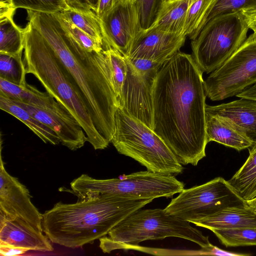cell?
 I'll list each match as a JSON object with an SVG mask.
<instances>
[{
  "instance_id": "cell-33",
  "label": "cell",
  "mask_w": 256,
  "mask_h": 256,
  "mask_svg": "<svg viewBox=\"0 0 256 256\" xmlns=\"http://www.w3.org/2000/svg\"><path fill=\"white\" fill-rule=\"evenodd\" d=\"M163 2L164 0H136L143 31L153 24Z\"/></svg>"
},
{
  "instance_id": "cell-31",
  "label": "cell",
  "mask_w": 256,
  "mask_h": 256,
  "mask_svg": "<svg viewBox=\"0 0 256 256\" xmlns=\"http://www.w3.org/2000/svg\"><path fill=\"white\" fill-rule=\"evenodd\" d=\"M15 8L26 11L54 14L67 10L66 0H13Z\"/></svg>"
},
{
  "instance_id": "cell-29",
  "label": "cell",
  "mask_w": 256,
  "mask_h": 256,
  "mask_svg": "<svg viewBox=\"0 0 256 256\" xmlns=\"http://www.w3.org/2000/svg\"><path fill=\"white\" fill-rule=\"evenodd\" d=\"M212 231L226 247L256 246V228L212 230Z\"/></svg>"
},
{
  "instance_id": "cell-37",
  "label": "cell",
  "mask_w": 256,
  "mask_h": 256,
  "mask_svg": "<svg viewBox=\"0 0 256 256\" xmlns=\"http://www.w3.org/2000/svg\"><path fill=\"white\" fill-rule=\"evenodd\" d=\"M98 0H66L70 8L90 10L94 12Z\"/></svg>"
},
{
  "instance_id": "cell-11",
  "label": "cell",
  "mask_w": 256,
  "mask_h": 256,
  "mask_svg": "<svg viewBox=\"0 0 256 256\" xmlns=\"http://www.w3.org/2000/svg\"><path fill=\"white\" fill-rule=\"evenodd\" d=\"M100 20L104 49L112 48L126 56L143 32L136 2L120 6Z\"/></svg>"
},
{
  "instance_id": "cell-40",
  "label": "cell",
  "mask_w": 256,
  "mask_h": 256,
  "mask_svg": "<svg viewBox=\"0 0 256 256\" xmlns=\"http://www.w3.org/2000/svg\"><path fill=\"white\" fill-rule=\"evenodd\" d=\"M248 24H256V9L240 12Z\"/></svg>"
},
{
  "instance_id": "cell-14",
  "label": "cell",
  "mask_w": 256,
  "mask_h": 256,
  "mask_svg": "<svg viewBox=\"0 0 256 256\" xmlns=\"http://www.w3.org/2000/svg\"><path fill=\"white\" fill-rule=\"evenodd\" d=\"M186 36L184 34L150 30L142 32L134 46L128 58H144L164 63L180 51Z\"/></svg>"
},
{
  "instance_id": "cell-17",
  "label": "cell",
  "mask_w": 256,
  "mask_h": 256,
  "mask_svg": "<svg viewBox=\"0 0 256 256\" xmlns=\"http://www.w3.org/2000/svg\"><path fill=\"white\" fill-rule=\"evenodd\" d=\"M216 106L206 104V114L222 117L256 142V100L240 98Z\"/></svg>"
},
{
  "instance_id": "cell-2",
  "label": "cell",
  "mask_w": 256,
  "mask_h": 256,
  "mask_svg": "<svg viewBox=\"0 0 256 256\" xmlns=\"http://www.w3.org/2000/svg\"><path fill=\"white\" fill-rule=\"evenodd\" d=\"M28 22L42 36L80 92L94 124L110 142L119 102L104 52H89L64 32L52 14L26 11Z\"/></svg>"
},
{
  "instance_id": "cell-16",
  "label": "cell",
  "mask_w": 256,
  "mask_h": 256,
  "mask_svg": "<svg viewBox=\"0 0 256 256\" xmlns=\"http://www.w3.org/2000/svg\"><path fill=\"white\" fill-rule=\"evenodd\" d=\"M48 237L30 224L0 212V242L29 250L50 252L54 248Z\"/></svg>"
},
{
  "instance_id": "cell-28",
  "label": "cell",
  "mask_w": 256,
  "mask_h": 256,
  "mask_svg": "<svg viewBox=\"0 0 256 256\" xmlns=\"http://www.w3.org/2000/svg\"><path fill=\"white\" fill-rule=\"evenodd\" d=\"M66 34L82 48L100 53L104 50V44L92 38L74 25L62 12L52 14Z\"/></svg>"
},
{
  "instance_id": "cell-21",
  "label": "cell",
  "mask_w": 256,
  "mask_h": 256,
  "mask_svg": "<svg viewBox=\"0 0 256 256\" xmlns=\"http://www.w3.org/2000/svg\"><path fill=\"white\" fill-rule=\"evenodd\" d=\"M196 0H171L162 2L156 18L145 32L159 30L184 34V26L187 12Z\"/></svg>"
},
{
  "instance_id": "cell-13",
  "label": "cell",
  "mask_w": 256,
  "mask_h": 256,
  "mask_svg": "<svg viewBox=\"0 0 256 256\" xmlns=\"http://www.w3.org/2000/svg\"><path fill=\"white\" fill-rule=\"evenodd\" d=\"M0 156V212L6 216L20 218L43 232L42 214L31 202L29 190L6 170Z\"/></svg>"
},
{
  "instance_id": "cell-12",
  "label": "cell",
  "mask_w": 256,
  "mask_h": 256,
  "mask_svg": "<svg viewBox=\"0 0 256 256\" xmlns=\"http://www.w3.org/2000/svg\"><path fill=\"white\" fill-rule=\"evenodd\" d=\"M126 62L128 72L118 108L152 129V88L159 69L150 72H141L127 59Z\"/></svg>"
},
{
  "instance_id": "cell-7",
  "label": "cell",
  "mask_w": 256,
  "mask_h": 256,
  "mask_svg": "<svg viewBox=\"0 0 256 256\" xmlns=\"http://www.w3.org/2000/svg\"><path fill=\"white\" fill-rule=\"evenodd\" d=\"M184 184L172 174L148 170L122 175L118 178L98 180L82 174L70 183L79 199L116 194L138 199L170 198L180 192Z\"/></svg>"
},
{
  "instance_id": "cell-42",
  "label": "cell",
  "mask_w": 256,
  "mask_h": 256,
  "mask_svg": "<svg viewBox=\"0 0 256 256\" xmlns=\"http://www.w3.org/2000/svg\"><path fill=\"white\" fill-rule=\"evenodd\" d=\"M249 28L252 30L254 33L256 34V24H250L248 25Z\"/></svg>"
},
{
  "instance_id": "cell-34",
  "label": "cell",
  "mask_w": 256,
  "mask_h": 256,
  "mask_svg": "<svg viewBox=\"0 0 256 256\" xmlns=\"http://www.w3.org/2000/svg\"><path fill=\"white\" fill-rule=\"evenodd\" d=\"M136 2V0H98L94 12L101 19L116 8Z\"/></svg>"
},
{
  "instance_id": "cell-32",
  "label": "cell",
  "mask_w": 256,
  "mask_h": 256,
  "mask_svg": "<svg viewBox=\"0 0 256 256\" xmlns=\"http://www.w3.org/2000/svg\"><path fill=\"white\" fill-rule=\"evenodd\" d=\"M255 9L256 0H216L206 22L218 16Z\"/></svg>"
},
{
  "instance_id": "cell-9",
  "label": "cell",
  "mask_w": 256,
  "mask_h": 256,
  "mask_svg": "<svg viewBox=\"0 0 256 256\" xmlns=\"http://www.w3.org/2000/svg\"><path fill=\"white\" fill-rule=\"evenodd\" d=\"M247 204L230 185L221 177L200 186L184 189L164 208L169 215L192 223L223 208Z\"/></svg>"
},
{
  "instance_id": "cell-1",
  "label": "cell",
  "mask_w": 256,
  "mask_h": 256,
  "mask_svg": "<svg viewBox=\"0 0 256 256\" xmlns=\"http://www.w3.org/2000/svg\"><path fill=\"white\" fill-rule=\"evenodd\" d=\"M202 73L192 55L179 51L162 64L153 85L152 130L184 165L206 156Z\"/></svg>"
},
{
  "instance_id": "cell-22",
  "label": "cell",
  "mask_w": 256,
  "mask_h": 256,
  "mask_svg": "<svg viewBox=\"0 0 256 256\" xmlns=\"http://www.w3.org/2000/svg\"><path fill=\"white\" fill-rule=\"evenodd\" d=\"M0 108L26 124L44 142L54 145L60 143L57 134L44 124L14 100L0 94Z\"/></svg>"
},
{
  "instance_id": "cell-20",
  "label": "cell",
  "mask_w": 256,
  "mask_h": 256,
  "mask_svg": "<svg viewBox=\"0 0 256 256\" xmlns=\"http://www.w3.org/2000/svg\"><path fill=\"white\" fill-rule=\"evenodd\" d=\"M206 134L208 143L216 142L238 151L250 148L254 144L228 120L206 114Z\"/></svg>"
},
{
  "instance_id": "cell-36",
  "label": "cell",
  "mask_w": 256,
  "mask_h": 256,
  "mask_svg": "<svg viewBox=\"0 0 256 256\" xmlns=\"http://www.w3.org/2000/svg\"><path fill=\"white\" fill-rule=\"evenodd\" d=\"M30 250L28 249L0 242V254L4 256H12L21 254Z\"/></svg>"
},
{
  "instance_id": "cell-23",
  "label": "cell",
  "mask_w": 256,
  "mask_h": 256,
  "mask_svg": "<svg viewBox=\"0 0 256 256\" xmlns=\"http://www.w3.org/2000/svg\"><path fill=\"white\" fill-rule=\"evenodd\" d=\"M250 148L246 160L228 181L246 201L256 197V142Z\"/></svg>"
},
{
  "instance_id": "cell-38",
  "label": "cell",
  "mask_w": 256,
  "mask_h": 256,
  "mask_svg": "<svg viewBox=\"0 0 256 256\" xmlns=\"http://www.w3.org/2000/svg\"><path fill=\"white\" fill-rule=\"evenodd\" d=\"M16 10L13 0H0V20L13 18Z\"/></svg>"
},
{
  "instance_id": "cell-6",
  "label": "cell",
  "mask_w": 256,
  "mask_h": 256,
  "mask_svg": "<svg viewBox=\"0 0 256 256\" xmlns=\"http://www.w3.org/2000/svg\"><path fill=\"white\" fill-rule=\"evenodd\" d=\"M110 142L120 154L134 159L147 170L172 175L183 172L182 164L162 140L120 108L115 114Z\"/></svg>"
},
{
  "instance_id": "cell-19",
  "label": "cell",
  "mask_w": 256,
  "mask_h": 256,
  "mask_svg": "<svg viewBox=\"0 0 256 256\" xmlns=\"http://www.w3.org/2000/svg\"><path fill=\"white\" fill-rule=\"evenodd\" d=\"M0 94L12 100L59 113L70 112L48 92L26 84L19 86L0 78Z\"/></svg>"
},
{
  "instance_id": "cell-41",
  "label": "cell",
  "mask_w": 256,
  "mask_h": 256,
  "mask_svg": "<svg viewBox=\"0 0 256 256\" xmlns=\"http://www.w3.org/2000/svg\"><path fill=\"white\" fill-rule=\"evenodd\" d=\"M246 202L249 206H250L254 210H256V197L250 200L246 201Z\"/></svg>"
},
{
  "instance_id": "cell-18",
  "label": "cell",
  "mask_w": 256,
  "mask_h": 256,
  "mask_svg": "<svg viewBox=\"0 0 256 256\" xmlns=\"http://www.w3.org/2000/svg\"><path fill=\"white\" fill-rule=\"evenodd\" d=\"M192 224L210 230L256 228V214L248 204L230 206Z\"/></svg>"
},
{
  "instance_id": "cell-27",
  "label": "cell",
  "mask_w": 256,
  "mask_h": 256,
  "mask_svg": "<svg viewBox=\"0 0 256 256\" xmlns=\"http://www.w3.org/2000/svg\"><path fill=\"white\" fill-rule=\"evenodd\" d=\"M62 12L78 28L104 44L100 20L94 11L69 8Z\"/></svg>"
},
{
  "instance_id": "cell-39",
  "label": "cell",
  "mask_w": 256,
  "mask_h": 256,
  "mask_svg": "<svg viewBox=\"0 0 256 256\" xmlns=\"http://www.w3.org/2000/svg\"><path fill=\"white\" fill-rule=\"evenodd\" d=\"M236 96L256 100V83L246 88Z\"/></svg>"
},
{
  "instance_id": "cell-30",
  "label": "cell",
  "mask_w": 256,
  "mask_h": 256,
  "mask_svg": "<svg viewBox=\"0 0 256 256\" xmlns=\"http://www.w3.org/2000/svg\"><path fill=\"white\" fill-rule=\"evenodd\" d=\"M26 66L22 56L0 54V78L19 86L26 84Z\"/></svg>"
},
{
  "instance_id": "cell-15",
  "label": "cell",
  "mask_w": 256,
  "mask_h": 256,
  "mask_svg": "<svg viewBox=\"0 0 256 256\" xmlns=\"http://www.w3.org/2000/svg\"><path fill=\"white\" fill-rule=\"evenodd\" d=\"M14 101L38 120L52 130L58 136L60 143L70 150L80 148L88 142L87 136L82 128L70 113H59Z\"/></svg>"
},
{
  "instance_id": "cell-26",
  "label": "cell",
  "mask_w": 256,
  "mask_h": 256,
  "mask_svg": "<svg viewBox=\"0 0 256 256\" xmlns=\"http://www.w3.org/2000/svg\"><path fill=\"white\" fill-rule=\"evenodd\" d=\"M103 52L112 87L119 102L128 72L126 59L112 48H105Z\"/></svg>"
},
{
  "instance_id": "cell-5",
  "label": "cell",
  "mask_w": 256,
  "mask_h": 256,
  "mask_svg": "<svg viewBox=\"0 0 256 256\" xmlns=\"http://www.w3.org/2000/svg\"><path fill=\"white\" fill-rule=\"evenodd\" d=\"M108 235L99 239L100 247L104 253L137 246L145 240L168 237L184 238L201 248L212 244L208 237L192 226L190 222L168 214L160 208H141L134 211L112 228Z\"/></svg>"
},
{
  "instance_id": "cell-4",
  "label": "cell",
  "mask_w": 256,
  "mask_h": 256,
  "mask_svg": "<svg viewBox=\"0 0 256 256\" xmlns=\"http://www.w3.org/2000/svg\"><path fill=\"white\" fill-rule=\"evenodd\" d=\"M24 50L26 74H33L46 92L66 108L82 126L94 150L106 148L110 142L96 128L78 89L46 40L29 22L24 28Z\"/></svg>"
},
{
  "instance_id": "cell-25",
  "label": "cell",
  "mask_w": 256,
  "mask_h": 256,
  "mask_svg": "<svg viewBox=\"0 0 256 256\" xmlns=\"http://www.w3.org/2000/svg\"><path fill=\"white\" fill-rule=\"evenodd\" d=\"M216 0H196L186 15L184 33L191 40H194L207 22Z\"/></svg>"
},
{
  "instance_id": "cell-24",
  "label": "cell",
  "mask_w": 256,
  "mask_h": 256,
  "mask_svg": "<svg viewBox=\"0 0 256 256\" xmlns=\"http://www.w3.org/2000/svg\"><path fill=\"white\" fill-rule=\"evenodd\" d=\"M24 49V28L18 26L13 18L0 20V54L22 56Z\"/></svg>"
},
{
  "instance_id": "cell-35",
  "label": "cell",
  "mask_w": 256,
  "mask_h": 256,
  "mask_svg": "<svg viewBox=\"0 0 256 256\" xmlns=\"http://www.w3.org/2000/svg\"><path fill=\"white\" fill-rule=\"evenodd\" d=\"M126 58L138 70L141 72H150L158 70L163 64L144 58Z\"/></svg>"
},
{
  "instance_id": "cell-8",
  "label": "cell",
  "mask_w": 256,
  "mask_h": 256,
  "mask_svg": "<svg viewBox=\"0 0 256 256\" xmlns=\"http://www.w3.org/2000/svg\"><path fill=\"white\" fill-rule=\"evenodd\" d=\"M249 28L241 12L213 18L192 40V56L202 72L222 66L244 43Z\"/></svg>"
},
{
  "instance_id": "cell-3",
  "label": "cell",
  "mask_w": 256,
  "mask_h": 256,
  "mask_svg": "<svg viewBox=\"0 0 256 256\" xmlns=\"http://www.w3.org/2000/svg\"><path fill=\"white\" fill-rule=\"evenodd\" d=\"M154 199L106 194L59 202L42 214L43 232L50 242L74 248L108 234L119 222Z\"/></svg>"
},
{
  "instance_id": "cell-44",
  "label": "cell",
  "mask_w": 256,
  "mask_h": 256,
  "mask_svg": "<svg viewBox=\"0 0 256 256\" xmlns=\"http://www.w3.org/2000/svg\"><path fill=\"white\" fill-rule=\"evenodd\" d=\"M254 211H255V212H256V210H254Z\"/></svg>"
},
{
  "instance_id": "cell-43",
  "label": "cell",
  "mask_w": 256,
  "mask_h": 256,
  "mask_svg": "<svg viewBox=\"0 0 256 256\" xmlns=\"http://www.w3.org/2000/svg\"><path fill=\"white\" fill-rule=\"evenodd\" d=\"M168 0H164V1H168Z\"/></svg>"
},
{
  "instance_id": "cell-10",
  "label": "cell",
  "mask_w": 256,
  "mask_h": 256,
  "mask_svg": "<svg viewBox=\"0 0 256 256\" xmlns=\"http://www.w3.org/2000/svg\"><path fill=\"white\" fill-rule=\"evenodd\" d=\"M255 83L256 34L254 32L204 82L206 96L214 101L236 96Z\"/></svg>"
}]
</instances>
